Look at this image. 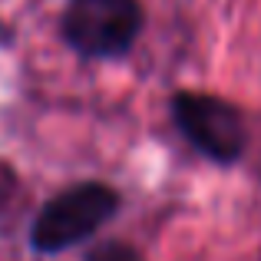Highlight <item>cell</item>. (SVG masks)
Returning <instances> with one entry per match:
<instances>
[{"label":"cell","instance_id":"cell-1","mask_svg":"<svg viewBox=\"0 0 261 261\" xmlns=\"http://www.w3.org/2000/svg\"><path fill=\"white\" fill-rule=\"evenodd\" d=\"M119 195L102 182H83L73 189L53 195L43 208L37 212L30 228V245L37 251H66L80 245L83 238L96 235L102 225L113 218Z\"/></svg>","mask_w":261,"mask_h":261},{"label":"cell","instance_id":"cell-2","mask_svg":"<svg viewBox=\"0 0 261 261\" xmlns=\"http://www.w3.org/2000/svg\"><path fill=\"white\" fill-rule=\"evenodd\" d=\"M139 30V0H70L63 10V37L80 57H122Z\"/></svg>","mask_w":261,"mask_h":261},{"label":"cell","instance_id":"cell-3","mask_svg":"<svg viewBox=\"0 0 261 261\" xmlns=\"http://www.w3.org/2000/svg\"><path fill=\"white\" fill-rule=\"evenodd\" d=\"M175 126L192 146L212 162H235L245 152V122L231 102L208 93H175L172 96Z\"/></svg>","mask_w":261,"mask_h":261},{"label":"cell","instance_id":"cell-4","mask_svg":"<svg viewBox=\"0 0 261 261\" xmlns=\"http://www.w3.org/2000/svg\"><path fill=\"white\" fill-rule=\"evenodd\" d=\"M86 261H142V255L126 242H102L86 255Z\"/></svg>","mask_w":261,"mask_h":261}]
</instances>
